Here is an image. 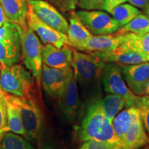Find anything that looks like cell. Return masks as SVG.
Listing matches in <instances>:
<instances>
[{"label":"cell","instance_id":"cell-1","mask_svg":"<svg viewBox=\"0 0 149 149\" xmlns=\"http://www.w3.org/2000/svg\"><path fill=\"white\" fill-rule=\"evenodd\" d=\"M105 61L95 53H85L72 50L71 67L77 84L83 90L91 91L100 87L102 68Z\"/></svg>","mask_w":149,"mask_h":149},{"label":"cell","instance_id":"cell-2","mask_svg":"<svg viewBox=\"0 0 149 149\" xmlns=\"http://www.w3.org/2000/svg\"><path fill=\"white\" fill-rule=\"evenodd\" d=\"M34 84L32 73L22 65L1 66L0 90L3 93L17 97L29 96Z\"/></svg>","mask_w":149,"mask_h":149},{"label":"cell","instance_id":"cell-3","mask_svg":"<svg viewBox=\"0 0 149 149\" xmlns=\"http://www.w3.org/2000/svg\"><path fill=\"white\" fill-rule=\"evenodd\" d=\"M3 93L6 100L14 104L19 111L26 131V139L36 140L40 135L42 124V113L36 102L30 95L17 97Z\"/></svg>","mask_w":149,"mask_h":149},{"label":"cell","instance_id":"cell-4","mask_svg":"<svg viewBox=\"0 0 149 149\" xmlns=\"http://www.w3.org/2000/svg\"><path fill=\"white\" fill-rule=\"evenodd\" d=\"M24 65L37 83L41 81L42 70V45L37 35L30 28L18 26Z\"/></svg>","mask_w":149,"mask_h":149},{"label":"cell","instance_id":"cell-5","mask_svg":"<svg viewBox=\"0 0 149 149\" xmlns=\"http://www.w3.org/2000/svg\"><path fill=\"white\" fill-rule=\"evenodd\" d=\"M102 82L105 92L125 98L126 108L137 107L141 96L134 94L126 85L122 77L120 64L105 62L102 68Z\"/></svg>","mask_w":149,"mask_h":149},{"label":"cell","instance_id":"cell-6","mask_svg":"<svg viewBox=\"0 0 149 149\" xmlns=\"http://www.w3.org/2000/svg\"><path fill=\"white\" fill-rule=\"evenodd\" d=\"M22 55L21 40L18 26L7 22L0 27V64L1 67L12 66Z\"/></svg>","mask_w":149,"mask_h":149},{"label":"cell","instance_id":"cell-7","mask_svg":"<svg viewBox=\"0 0 149 149\" xmlns=\"http://www.w3.org/2000/svg\"><path fill=\"white\" fill-rule=\"evenodd\" d=\"M57 102L66 118L70 122L76 121L81 111V101L78 91V84L72 67L68 70Z\"/></svg>","mask_w":149,"mask_h":149},{"label":"cell","instance_id":"cell-8","mask_svg":"<svg viewBox=\"0 0 149 149\" xmlns=\"http://www.w3.org/2000/svg\"><path fill=\"white\" fill-rule=\"evenodd\" d=\"M75 13L93 35L113 34L120 29L118 22L103 11L83 10L77 11Z\"/></svg>","mask_w":149,"mask_h":149},{"label":"cell","instance_id":"cell-9","mask_svg":"<svg viewBox=\"0 0 149 149\" xmlns=\"http://www.w3.org/2000/svg\"><path fill=\"white\" fill-rule=\"evenodd\" d=\"M101 99L95 98L89 106L77 132L79 141L94 139L100 133L105 120Z\"/></svg>","mask_w":149,"mask_h":149},{"label":"cell","instance_id":"cell-10","mask_svg":"<svg viewBox=\"0 0 149 149\" xmlns=\"http://www.w3.org/2000/svg\"><path fill=\"white\" fill-rule=\"evenodd\" d=\"M120 66L123 79L130 90L136 95H145L149 81V62Z\"/></svg>","mask_w":149,"mask_h":149},{"label":"cell","instance_id":"cell-11","mask_svg":"<svg viewBox=\"0 0 149 149\" xmlns=\"http://www.w3.org/2000/svg\"><path fill=\"white\" fill-rule=\"evenodd\" d=\"M27 25L40 37L44 44H53L57 48L67 44V35L42 22L33 12L30 5L28 10Z\"/></svg>","mask_w":149,"mask_h":149},{"label":"cell","instance_id":"cell-12","mask_svg":"<svg viewBox=\"0 0 149 149\" xmlns=\"http://www.w3.org/2000/svg\"><path fill=\"white\" fill-rule=\"evenodd\" d=\"M29 3L33 12L42 22L67 35L69 24L55 6L44 0H29Z\"/></svg>","mask_w":149,"mask_h":149},{"label":"cell","instance_id":"cell-13","mask_svg":"<svg viewBox=\"0 0 149 149\" xmlns=\"http://www.w3.org/2000/svg\"><path fill=\"white\" fill-rule=\"evenodd\" d=\"M149 144V137L143 124L138 109L131 124L119 143L120 149H139Z\"/></svg>","mask_w":149,"mask_h":149},{"label":"cell","instance_id":"cell-14","mask_svg":"<svg viewBox=\"0 0 149 149\" xmlns=\"http://www.w3.org/2000/svg\"><path fill=\"white\" fill-rule=\"evenodd\" d=\"M42 58L43 64L46 66L57 69H68L71 68L72 49L67 44L61 48L45 44L42 47Z\"/></svg>","mask_w":149,"mask_h":149},{"label":"cell","instance_id":"cell-15","mask_svg":"<svg viewBox=\"0 0 149 149\" xmlns=\"http://www.w3.org/2000/svg\"><path fill=\"white\" fill-rule=\"evenodd\" d=\"M123 42L124 34L93 35L78 51L88 53H109L120 46Z\"/></svg>","mask_w":149,"mask_h":149},{"label":"cell","instance_id":"cell-16","mask_svg":"<svg viewBox=\"0 0 149 149\" xmlns=\"http://www.w3.org/2000/svg\"><path fill=\"white\" fill-rule=\"evenodd\" d=\"M105 62H114L124 65H132L149 62V55L120 45L109 53H95Z\"/></svg>","mask_w":149,"mask_h":149},{"label":"cell","instance_id":"cell-17","mask_svg":"<svg viewBox=\"0 0 149 149\" xmlns=\"http://www.w3.org/2000/svg\"><path fill=\"white\" fill-rule=\"evenodd\" d=\"M68 69H57L43 64L41 80L46 92L57 100L66 81Z\"/></svg>","mask_w":149,"mask_h":149},{"label":"cell","instance_id":"cell-18","mask_svg":"<svg viewBox=\"0 0 149 149\" xmlns=\"http://www.w3.org/2000/svg\"><path fill=\"white\" fill-rule=\"evenodd\" d=\"M29 0H0L8 22L19 27L27 26Z\"/></svg>","mask_w":149,"mask_h":149},{"label":"cell","instance_id":"cell-19","mask_svg":"<svg viewBox=\"0 0 149 149\" xmlns=\"http://www.w3.org/2000/svg\"><path fill=\"white\" fill-rule=\"evenodd\" d=\"M69 27L67 33V45L79 50L93 35L84 25L74 11H72L69 19Z\"/></svg>","mask_w":149,"mask_h":149},{"label":"cell","instance_id":"cell-20","mask_svg":"<svg viewBox=\"0 0 149 149\" xmlns=\"http://www.w3.org/2000/svg\"><path fill=\"white\" fill-rule=\"evenodd\" d=\"M138 109L137 108H126V109L121 111L112 121V125L118 143H120L121 139L125 135Z\"/></svg>","mask_w":149,"mask_h":149},{"label":"cell","instance_id":"cell-21","mask_svg":"<svg viewBox=\"0 0 149 149\" xmlns=\"http://www.w3.org/2000/svg\"><path fill=\"white\" fill-rule=\"evenodd\" d=\"M101 102L104 116L111 122L126 105L125 98L112 93H109L103 99H101Z\"/></svg>","mask_w":149,"mask_h":149},{"label":"cell","instance_id":"cell-22","mask_svg":"<svg viewBox=\"0 0 149 149\" xmlns=\"http://www.w3.org/2000/svg\"><path fill=\"white\" fill-rule=\"evenodd\" d=\"M121 45L149 55V33H124V42Z\"/></svg>","mask_w":149,"mask_h":149},{"label":"cell","instance_id":"cell-23","mask_svg":"<svg viewBox=\"0 0 149 149\" xmlns=\"http://www.w3.org/2000/svg\"><path fill=\"white\" fill-rule=\"evenodd\" d=\"M141 13L130 3H122L113 8L110 14L118 22L120 28L126 25Z\"/></svg>","mask_w":149,"mask_h":149},{"label":"cell","instance_id":"cell-24","mask_svg":"<svg viewBox=\"0 0 149 149\" xmlns=\"http://www.w3.org/2000/svg\"><path fill=\"white\" fill-rule=\"evenodd\" d=\"M7 117H8V131L24 136L26 138L22 117L18 108L14 104L7 101Z\"/></svg>","mask_w":149,"mask_h":149},{"label":"cell","instance_id":"cell-25","mask_svg":"<svg viewBox=\"0 0 149 149\" xmlns=\"http://www.w3.org/2000/svg\"><path fill=\"white\" fill-rule=\"evenodd\" d=\"M117 33H135L143 34L149 33V17L145 14H139L129 23L123 26L117 31Z\"/></svg>","mask_w":149,"mask_h":149},{"label":"cell","instance_id":"cell-26","mask_svg":"<svg viewBox=\"0 0 149 149\" xmlns=\"http://www.w3.org/2000/svg\"><path fill=\"white\" fill-rule=\"evenodd\" d=\"M0 149H35L25 137L13 132H7L0 144Z\"/></svg>","mask_w":149,"mask_h":149},{"label":"cell","instance_id":"cell-27","mask_svg":"<svg viewBox=\"0 0 149 149\" xmlns=\"http://www.w3.org/2000/svg\"><path fill=\"white\" fill-rule=\"evenodd\" d=\"M95 140L111 142L114 144H118V141L115 137L114 130H113L112 122L108 120L107 118L104 121L103 125L102 126L100 133L96 136Z\"/></svg>","mask_w":149,"mask_h":149},{"label":"cell","instance_id":"cell-28","mask_svg":"<svg viewBox=\"0 0 149 149\" xmlns=\"http://www.w3.org/2000/svg\"><path fill=\"white\" fill-rule=\"evenodd\" d=\"M8 131L7 102L2 91L0 90V144Z\"/></svg>","mask_w":149,"mask_h":149},{"label":"cell","instance_id":"cell-29","mask_svg":"<svg viewBox=\"0 0 149 149\" xmlns=\"http://www.w3.org/2000/svg\"><path fill=\"white\" fill-rule=\"evenodd\" d=\"M137 109L140 111L143 124L149 137V96H141Z\"/></svg>","mask_w":149,"mask_h":149},{"label":"cell","instance_id":"cell-30","mask_svg":"<svg viewBox=\"0 0 149 149\" xmlns=\"http://www.w3.org/2000/svg\"><path fill=\"white\" fill-rule=\"evenodd\" d=\"M78 149H120V147L118 144L91 139L84 141Z\"/></svg>","mask_w":149,"mask_h":149},{"label":"cell","instance_id":"cell-31","mask_svg":"<svg viewBox=\"0 0 149 149\" xmlns=\"http://www.w3.org/2000/svg\"><path fill=\"white\" fill-rule=\"evenodd\" d=\"M48 1L62 13L74 11L78 5V0H48Z\"/></svg>","mask_w":149,"mask_h":149},{"label":"cell","instance_id":"cell-32","mask_svg":"<svg viewBox=\"0 0 149 149\" xmlns=\"http://www.w3.org/2000/svg\"><path fill=\"white\" fill-rule=\"evenodd\" d=\"M104 0H78V6L87 10H102Z\"/></svg>","mask_w":149,"mask_h":149},{"label":"cell","instance_id":"cell-33","mask_svg":"<svg viewBox=\"0 0 149 149\" xmlns=\"http://www.w3.org/2000/svg\"><path fill=\"white\" fill-rule=\"evenodd\" d=\"M126 1H127V0H104L102 10H105L110 13L113 8L117 6L124 3Z\"/></svg>","mask_w":149,"mask_h":149},{"label":"cell","instance_id":"cell-34","mask_svg":"<svg viewBox=\"0 0 149 149\" xmlns=\"http://www.w3.org/2000/svg\"><path fill=\"white\" fill-rule=\"evenodd\" d=\"M127 1L136 8H144L145 6L149 2V0H127Z\"/></svg>","mask_w":149,"mask_h":149},{"label":"cell","instance_id":"cell-35","mask_svg":"<svg viewBox=\"0 0 149 149\" xmlns=\"http://www.w3.org/2000/svg\"><path fill=\"white\" fill-rule=\"evenodd\" d=\"M7 22H8V20H7L4 11H3L1 6L0 5V27L2 26L3 24Z\"/></svg>","mask_w":149,"mask_h":149},{"label":"cell","instance_id":"cell-36","mask_svg":"<svg viewBox=\"0 0 149 149\" xmlns=\"http://www.w3.org/2000/svg\"><path fill=\"white\" fill-rule=\"evenodd\" d=\"M143 9H144V14L149 17V2L147 3L146 6H145V7Z\"/></svg>","mask_w":149,"mask_h":149},{"label":"cell","instance_id":"cell-37","mask_svg":"<svg viewBox=\"0 0 149 149\" xmlns=\"http://www.w3.org/2000/svg\"><path fill=\"white\" fill-rule=\"evenodd\" d=\"M145 95L149 96V81H148V82L147 83V85L146 87V91H145Z\"/></svg>","mask_w":149,"mask_h":149},{"label":"cell","instance_id":"cell-38","mask_svg":"<svg viewBox=\"0 0 149 149\" xmlns=\"http://www.w3.org/2000/svg\"><path fill=\"white\" fill-rule=\"evenodd\" d=\"M143 149H149V144L147 145V146H146V147H145V148H143Z\"/></svg>","mask_w":149,"mask_h":149},{"label":"cell","instance_id":"cell-39","mask_svg":"<svg viewBox=\"0 0 149 149\" xmlns=\"http://www.w3.org/2000/svg\"><path fill=\"white\" fill-rule=\"evenodd\" d=\"M0 71H1V64H0Z\"/></svg>","mask_w":149,"mask_h":149}]
</instances>
